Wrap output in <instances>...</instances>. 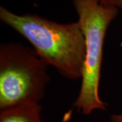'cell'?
Here are the masks:
<instances>
[{
    "label": "cell",
    "instance_id": "cell-5",
    "mask_svg": "<svg viewBox=\"0 0 122 122\" xmlns=\"http://www.w3.org/2000/svg\"><path fill=\"white\" fill-rule=\"evenodd\" d=\"M100 1L103 4L113 6L119 10H122V0H100Z\"/></svg>",
    "mask_w": 122,
    "mask_h": 122
},
{
    "label": "cell",
    "instance_id": "cell-4",
    "mask_svg": "<svg viewBox=\"0 0 122 122\" xmlns=\"http://www.w3.org/2000/svg\"><path fill=\"white\" fill-rule=\"evenodd\" d=\"M0 111V122H44L40 104L21 105Z\"/></svg>",
    "mask_w": 122,
    "mask_h": 122
},
{
    "label": "cell",
    "instance_id": "cell-1",
    "mask_svg": "<svg viewBox=\"0 0 122 122\" xmlns=\"http://www.w3.org/2000/svg\"><path fill=\"white\" fill-rule=\"evenodd\" d=\"M0 20L33 46L48 66L65 78H82L86 40L78 22L58 23L36 14L18 15L0 7Z\"/></svg>",
    "mask_w": 122,
    "mask_h": 122
},
{
    "label": "cell",
    "instance_id": "cell-2",
    "mask_svg": "<svg viewBox=\"0 0 122 122\" xmlns=\"http://www.w3.org/2000/svg\"><path fill=\"white\" fill-rule=\"evenodd\" d=\"M73 4L86 40L81 85L74 107L77 111L88 115L107 108L99 94L103 46L107 31L119 10L103 4L100 0H73Z\"/></svg>",
    "mask_w": 122,
    "mask_h": 122
},
{
    "label": "cell",
    "instance_id": "cell-6",
    "mask_svg": "<svg viewBox=\"0 0 122 122\" xmlns=\"http://www.w3.org/2000/svg\"><path fill=\"white\" fill-rule=\"evenodd\" d=\"M111 122H122V113L113 114L111 116Z\"/></svg>",
    "mask_w": 122,
    "mask_h": 122
},
{
    "label": "cell",
    "instance_id": "cell-3",
    "mask_svg": "<svg viewBox=\"0 0 122 122\" xmlns=\"http://www.w3.org/2000/svg\"><path fill=\"white\" fill-rule=\"evenodd\" d=\"M48 66L33 48L10 42L0 46V110L40 104L50 81Z\"/></svg>",
    "mask_w": 122,
    "mask_h": 122
}]
</instances>
